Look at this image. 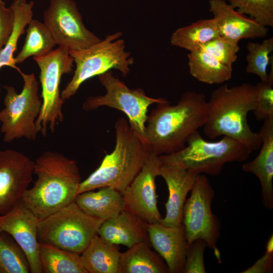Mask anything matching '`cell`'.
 I'll return each mask as SVG.
<instances>
[{
	"instance_id": "6da1fadb",
	"label": "cell",
	"mask_w": 273,
	"mask_h": 273,
	"mask_svg": "<svg viewBox=\"0 0 273 273\" xmlns=\"http://www.w3.org/2000/svg\"><path fill=\"white\" fill-rule=\"evenodd\" d=\"M156 104L148 115L145 141L151 153L158 156L183 149L207 119L208 104L202 93L186 92L174 105L168 101Z\"/></svg>"
},
{
	"instance_id": "7a4b0ae2",
	"label": "cell",
	"mask_w": 273,
	"mask_h": 273,
	"mask_svg": "<svg viewBox=\"0 0 273 273\" xmlns=\"http://www.w3.org/2000/svg\"><path fill=\"white\" fill-rule=\"evenodd\" d=\"M33 174L36 178L22 200L38 218L75 201L82 181L75 160L47 151L34 161Z\"/></svg>"
},
{
	"instance_id": "3957f363",
	"label": "cell",
	"mask_w": 273,
	"mask_h": 273,
	"mask_svg": "<svg viewBox=\"0 0 273 273\" xmlns=\"http://www.w3.org/2000/svg\"><path fill=\"white\" fill-rule=\"evenodd\" d=\"M255 85L243 83L229 87L224 84L212 91L207 101L204 134L210 139L227 136L246 146L252 152L259 150L261 139L251 130L247 115L256 107Z\"/></svg>"
},
{
	"instance_id": "277c9868",
	"label": "cell",
	"mask_w": 273,
	"mask_h": 273,
	"mask_svg": "<svg viewBox=\"0 0 273 273\" xmlns=\"http://www.w3.org/2000/svg\"><path fill=\"white\" fill-rule=\"evenodd\" d=\"M116 144L97 169L79 185L77 195L109 187L123 194L141 170L151 152L145 141L122 117L115 124Z\"/></svg>"
},
{
	"instance_id": "5b68a950",
	"label": "cell",
	"mask_w": 273,
	"mask_h": 273,
	"mask_svg": "<svg viewBox=\"0 0 273 273\" xmlns=\"http://www.w3.org/2000/svg\"><path fill=\"white\" fill-rule=\"evenodd\" d=\"M252 152L243 143L227 136L216 142L205 140L197 130L186 145L175 153L160 155L163 164L175 165L194 173L219 175L228 163L247 160Z\"/></svg>"
},
{
	"instance_id": "8992f818",
	"label": "cell",
	"mask_w": 273,
	"mask_h": 273,
	"mask_svg": "<svg viewBox=\"0 0 273 273\" xmlns=\"http://www.w3.org/2000/svg\"><path fill=\"white\" fill-rule=\"evenodd\" d=\"M121 32L106 35L93 46L80 50H70L76 68L70 81L61 92L64 101L75 95L86 80L114 69L126 76L133 63L130 53L125 51Z\"/></svg>"
},
{
	"instance_id": "52a82bcc",
	"label": "cell",
	"mask_w": 273,
	"mask_h": 273,
	"mask_svg": "<svg viewBox=\"0 0 273 273\" xmlns=\"http://www.w3.org/2000/svg\"><path fill=\"white\" fill-rule=\"evenodd\" d=\"M104 221L83 211L75 203L38 218V242L80 254Z\"/></svg>"
},
{
	"instance_id": "ba28073f",
	"label": "cell",
	"mask_w": 273,
	"mask_h": 273,
	"mask_svg": "<svg viewBox=\"0 0 273 273\" xmlns=\"http://www.w3.org/2000/svg\"><path fill=\"white\" fill-rule=\"evenodd\" d=\"M23 80L20 93L12 86L5 85L4 108L0 111L1 131L6 143L25 138L34 141L39 133L36 121L40 114L42 99L38 95V82L32 73L19 71Z\"/></svg>"
},
{
	"instance_id": "9c48e42d",
	"label": "cell",
	"mask_w": 273,
	"mask_h": 273,
	"mask_svg": "<svg viewBox=\"0 0 273 273\" xmlns=\"http://www.w3.org/2000/svg\"><path fill=\"white\" fill-rule=\"evenodd\" d=\"M69 50L59 47L46 55L33 57L39 69L42 106L36 121L37 129L46 136L53 132L57 125L64 120L60 84L62 76L73 71L74 61Z\"/></svg>"
},
{
	"instance_id": "30bf717a",
	"label": "cell",
	"mask_w": 273,
	"mask_h": 273,
	"mask_svg": "<svg viewBox=\"0 0 273 273\" xmlns=\"http://www.w3.org/2000/svg\"><path fill=\"white\" fill-rule=\"evenodd\" d=\"M100 83L105 88L104 95L91 96L82 104L86 111L102 106L114 108L123 112L132 128L145 140V124L148 109L153 104L167 101L164 98H153L146 95L141 88L130 89L109 70L98 76Z\"/></svg>"
},
{
	"instance_id": "8fae6325",
	"label": "cell",
	"mask_w": 273,
	"mask_h": 273,
	"mask_svg": "<svg viewBox=\"0 0 273 273\" xmlns=\"http://www.w3.org/2000/svg\"><path fill=\"white\" fill-rule=\"evenodd\" d=\"M191 191L184 205L183 218L188 245L202 239L207 247L218 253L216 244L220 235V221L211 210L215 191L205 174H198Z\"/></svg>"
},
{
	"instance_id": "7c38bea8",
	"label": "cell",
	"mask_w": 273,
	"mask_h": 273,
	"mask_svg": "<svg viewBox=\"0 0 273 273\" xmlns=\"http://www.w3.org/2000/svg\"><path fill=\"white\" fill-rule=\"evenodd\" d=\"M43 17V23L60 47L80 50L101 40L85 27L74 0H50Z\"/></svg>"
},
{
	"instance_id": "4fadbf2b",
	"label": "cell",
	"mask_w": 273,
	"mask_h": 273,
	"mask_svg": "<svg viewBox=\"0 0 273 273\" xmlns=\"http://www.w3.org/2000/svg\"><path fill=\"white\" fill-rule=\"evenodd\" d=\"M162 164L160 156L151 153L122 194L123 209L145 223H161L163 218L158 208L155 184Z\"/></svg>"
},
{
	"instance_id": "5bb4252c",
	"label": "cell",
	"mask_w": 273,
	"mask_h": 273,
	"mask_svg": "<svg viewBox=\"0 0 273 273\" xmlns=\"http://www.w3.org/2000/svg\"><path fill=\"white\" fill-rule=\"evenodd\" d=\"M34 164L18 151H0V215L22 199L33 181Z\"/></svg>"
},
{
	"instance_id": "9a60e30c",
	"label": "cell",
	"mask_w": 273,
	"mask_h": 273,
	"mask_svg": "<svg viewBox=\"0 0 273 273\" xmlns=\"http://www.w3.org/2000/svg\"><path fill=\"white\" fill-rule=\"evenodd\" d=\"M38 218L22 200L0 215V233L10 234L22 248L31 273L42 272L38 255Z\"/></svg>"
},
{
	"instance_id": "2e32d148",
	"label": "cell",
	"mask_w": 273,
	"mask_h": 273,
	"mask_svg": "<svg viewBox=\"0 0 273 273\" xmlns=\"http://www.w3.org/2000/svg\"><path fill=\"white\" fill-rule=\"evenodd\" d=\"M149 243L164 259L169 273H183L188 242L185 228L145 223Z\"/></svg>"
},
{
	"instance_id": "e0dca14e",
	"label": "cell",
	"mask_w": 273,
	"mask_h": 273,
	"mask_svg": "<svg viewBox=\"0 0 273 273\" xmlns=\"http://www.w3.org/2000/svg\"><path fill=\"white\" fill-rule=\"evenodd\" d=\"M209 4L219 36L238 42L243 39L264 38L267 35V27L235 10L225 0H210Z\"/></svg>"
},
{
	"instance_id": "ac0fdd59",
	"label": "cell",
	"mask_w": 273,
	"mask_h": 273,
	"mask_svg": "<svg viewBox=\"0 0 273 273\" xmlns=\"http://www.w3.org/2000/svg\"><path fill=\"white\" fill-rule=\"evenodd\" d=\"M197 174L179 166L163 164L160 176L165 181L168 198L165 203L166 210L161 223L167 226L183 224V209L188 194L193 187Z\"/></svg>"
},
{
	"instance_id": "d6986e66",
	"label": "cell",
	"mask_w": 273,
	"mask_h": 273,
	"mask_svg": "<svg viewBox=\"0 0 273 273\" xmlns=\"http://www.w3.org/2000/svg\"><path fill=\"white\" fill-rule=\"evenodd\" d=\"M259 133L261 145L257 156L251 161L244 163L243 171L254 174L261 187V199L263 206L273 209V116L263 121Z\"/></svg>"
},
{
	"instance_id": "ffe728a7",
	"label": "cell",
	"mask_w": 273,
	"mask_h": 273,
	"mask_svg": "<svg viewBox=\"0 0 273 273\" xmlns=\"http://www.w3.org/2000/svg\"><path fill=\"white\" fill-rule=\"evenodd\" d=\"M97 234L104 241L128 248L143 242H149L145 222L123 209L117 216L104 221Z\"/></svg>"
},
{
	"instance_id": "44dd1931",
	"label": "cell",
	"mask_w": 273,
	"mask_h": 273,
	"mask_svg": "<svg viewBox=\"0 0 273 273\" xmlns=\"http://www.w3.org/2000/svg\"><path fill=\"white\" fill-rule=\"evenodd\" d=\"M77 195L75 202L85 213L103 221L117 216L123 209V195L109 187Z\"/></svg>"
},
{
	"instance_id": "7402d4cb",
	"label": "cell",
	"mask_w": 273,
	"mask_h": 273,
	"mask_svg": "<svg viewBox=\"0 0 273 273\" xmlns=\"http://www.w3.org/2000/svg\"><path fill=\"white\" fill-rule=\"evenodd\" d=\"M121 252L118 245L109 243L96 234L80 254L87 273H118Z\"/></svg>"
},
{
	"instance_id": "603a6c76",
	"label": "cell",
	"mask_w": 273,
	"mask_h": 273,
	"mask_svg": "<svg viewBox=\"0 0 273 273\" xmlns=\"http://www.w3.org/2000/svg\"><path fill=\"white\" fill-rule=\"evenodd\" d=\"M118 273H169L162 257L151 248L149 242L139 243L122 253Z\"/></svg>"
},
{
	"instance_id": "cb8c5ba5",
	"label": "cell",
	"mask_w": 273,
	"mask_h": 273,
	"mask_svg": "<svg viewBox=\"0 0 273 273\" xmlns=\"http://www.w3.org/2000/svg\"><path fill=\"white\" fill-rule=\"evenodd\" d=\"M189 72L198 81L208 84H221L232 77L233 68L202 51L188 54Z\"/></svg>"
},
{
	"instance_id": "d4e9b609",
	"label": "cell",
	"mask_w": 273,
	"mask_h": 273,
	"mask_svg": "<svg viewBox=\"0 0 273 273\" xmlns=\"http://www.w3.org/2000/svg\"><path fill=\"white\" fill-rule=\"evenodd\" d=\"M38 255L44 273H87L80 254L38 242Z\"/></svg>"
},
{
	"instance_id": "484cf974",
	"label": "cell",
	"mask_w": 273,
	"mask_h": 273,
	"mask_svg": "<svg viewBox=\"0 0 273 273\" xmlns=\"http://www.w3.org/2000/svg\"><path fill=\"white\" fill-rule=\"evenodd\" d=\"M217 36L219 33L214 18L201 19L176 30L170 37V42L173 46L191 52L199 50Z\"/></svg>"
},
{
	"instance_id": "4316f807",
	"label": "cell",
	"mask_w": 273,
	"mask_h": 273,
	"mask_svg": "<svg viewBox=\"0 0 273 273\" xmlns=\"http://www.w3.org/2000/svg\"><path fill=\"white\" fill-rule=\"evenodd\" d=\"M34 2L26 0H14L10 5L14 14V21L11 33L5 45L0 51V70L5 66L20 69L15 63L14 54L18 40L25 32V27L32 19Z\"/></svg>"
},
{
	"instance_id": "83f0119b",
	"label": "cell",
	"mask_w": 273,
	"mask_h": 273,
	"mask_svg": "<svg viewBox=\"0 0 273 273\" xmlns=\"http://www.w3.org/2000/svg\"><path fill=\"white\" fill-rule=\"evenodd\" d=\"M27 26L24 43L14 58L16 64L23 63L30 56L39 57L46 55L56 45L51 33L43 22L32 19Z\"/></svg>"
},
{
	"instance_id": "f1b7e54d",
	"label": "cell",
	"mask_w": 273,
	"mask_h": 273,
	"mask_svg": "<svg viewBox=\"0 0 273 273\" xmlns=\"http://www.w3.org/2000/svg\"><path fill=\"white\" fill-rule=\"evenodd\" d=\"M30 266L22 248L8 233H0V273H28Z\"/></svg>"
},
{
	"instance_id": "f546056e",
	"label": "cell",
	"mask_w": 273,
	"mask_h": 273,
	"mask_svg": "<svg viewBox=\"0 0 273 273\" xmlns=\"http://www.w3.org/2000/svg\"><path fill=\"white\" fill-rule=\"evenodd\" d=\"M246 48L248 53L246 56V72L257 75L262 81H266L268 77L267 67L272 59L269 55L273 51V37L264 39L261 43L250 42Z\"/></svg>"
},
{
	"instance_id": "4dcf8cb0",
	"label": "cell",
	"mask_w": 273,
	"mask_h": 273,
	"mask_svg": "<svg viewBox=\"0 0 273 273\" xmlns=\"http://www.w3.org/2000/svg\"><path fill=\"white\" fill-rule=\"evenodd\" d=\"M242 14L265 27H273V0H227Z\"/></svg>"
},
{
	"instance_id": "1f68e13d",
	"label": "cell",
	"mask_w": 273,
	"mask_h": 273,
	"mask_svg": "<svg viewBox=\"0 0 273 273\" xmlns=\"http://www.w3.org/2000/svg\"><path fill=\"white\" fill-rule=\"evenodd\" d=\"M265 81H261L256 85V107L252 111L257 121H264L273 116V62Z\"/></svg>"
},
{
	"instance_id": "d6a6232c",
	"label": "cell",
	"mask_w": 273,
	"mask_h": 273,
	"mask_svg": "<svg viewBox=\"0 0 273 273\" xmlns=\"http://www.w3.org/2000/svg\"><path fill=\"white\" fill-rule=\"evenodd\" d=\"M239 50L238 42L219 35L204 44L198 51L207 53L222 64L232 67L237 60Z\"/></svg>"
},
{
	"instance_id": "836d02e7",
	"label": "cell",
	"mask_w": 273,
	"mask_h": 273,
	"mask_svg": "<svg viewBox=\"0 0 273 273\" xmlns=\"http://www.w3.org/2000/svg\"><path fill=\"white\" fill-rule=\"evenodd\" d=\"M207 245L205 240L198 239L187 248L183 273H205L204 253Z\"/></svg>"
},
{
	"instance_id": "e575fe53",
	"label": "cell",
	"mask_w": 273,
	"mask_h": 273,
	"mask_svg": "<svg viewBox=\"0 0 273 273\" xmlns=\"http://www.w3.org/2000/svg\"><path fill=\"white\" fill-rule=\"evenodd\" d=\"M14 14L11 7L0 0V51L5 45L13 29Z\"/></svg>"
},
{
	"instance_id": "d590c367",
	"label": "cell",
	"mask_w": 273,
	"mask_h": 273,
	"mask_svg": "<svg viewBox=\"0 0 273 273\" xmlns=\"http://www.w3.org/2000/svg\"><path fill=\"white\" fill-rule=\"evenodd\" d=\"M273 272V252L264 254L251 266L242 273H272Z\"/></svg>"
},
{
	"instance_id": "8d00e7d4",
	"label": "cell",
	"mask_w": 273,
	"mask_h": 273,
	"mask_svg": "<svg viewBox=\"0 0 273 273\" xmlns=\"http://www.w3.org/2000/svg\"><path fill=\"white\" fill-rule=\"evenodd\" d=\"M266 251L268 252H273V238L272 235L268 240L266 246Z\"/></svg>"
},
{
	"instance_id": "74e56055",
	"label": "cell",
	"mask_w": 273,
	"mask_h": 273,
	"mask_svg": "<svg viewBox=\"0 0 273 273\" xmlns=\"http://www.w3.org/2000/svg\"><path fill=\"white\" fill-rule=\"evenodd\" d=\"M1 87H0V94H1Z\"/></svg>"
}]
</instances>
